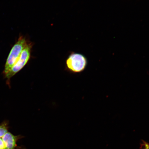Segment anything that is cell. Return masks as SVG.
Returning <instances> with one entry per match:
<instances>
[{"label":"cell","instance_id":"obj_1","mask_svg":"<svg viewBox=\"0 0 149 149\" xmlns=\"http://www.w3.org/2000/svg\"><path fill=\"white\" fill-rule=\"evenodd\" d=\"M28 43L25 37L20 36L11 49L6 63L3 73L5 75L10 71L17 62L22 52Z\"/></svg>","mask_w":149,"mask_h":149},{"label":"cell","instance_id":"obj_4","mask_svg":"<svg viewBox=\"0 0 149 149\" xmlns=\"http://www.w3.org/2000/svg\"><path fill=\"white\" fill-rule=\"evenodd\" d=\"M20 136H15L8 132L2 137L6 149H15L17 146V142L22 138Z\"/></svg>","mask_w":149,"mask_h":149},{"label":"cell","instance_id":"obj_3","mask_svg":"<svg viewBox=\"0 0 149 149\" xmlns=\"http://www.w3.org/2000/svg\"><path fill=\"white\" fill-rule=\"evenodd\" d=\"M32 48V44L28 43L22 52L19 59L15 64L8 73L5 75V77L9 79L21 70L30 58L31 51Z\"/></svg>","mask_w":149,"mask_h":149},{"label":"cell","instance_id":"obj_2","mask_svg":"<svg viewBox=\"0 0 149 149\" xmlns=\"http://www.w3.org/2000/svg\"><path fill=\"white\" fill-rule=\"evenodd\" d=\"M66 64L67 68L70 71L77 73L85 70L87 61L85 56L81 54L72 53L67 59Z\"/></svg>","mask_w":149,"mask_h":149},{"label":"cell","instance_id":"obj_7","mask_svg":"<svg viewBox=\"0 0 149 149\" xmlns=\"http://www.w3.org/2000/svg\"><path fill=\"white\" fill-rule=\"evenodd\" d=\"M0 149H6L2 138H0Z\"/></svg>","mask_w":149,"mask_h":149},{"label":"cell","instance_id":"obj_6","mask_svg":"<svg viewBox=\"0 0 149 149\" xmlns=\"http://www.w3.org/2000/svg\"><path fill=\"white\" fill-rule=\"evenodd\" d=\"M141 149H149V144L146 141H143L141 145Z\"/></svg>","mask_w":149,"mask_h":149},{"label":"cell","instance_id":"obj_5","mask_svg":"<svg viewBox=\"0 0 149 149\" xmlns=\"http://www.w3.org/2000/svg\"><path fill=\"white\" fill-rule=\"evenodd\" d=\"M8 127L6 123L4 122L0 125V138L2 137L8 132Z\"/></svg>","mask_w":149,"mask_h":149}]
</instances>
